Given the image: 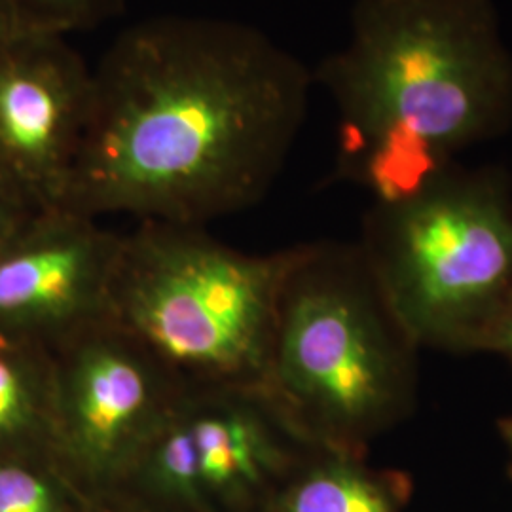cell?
I'll list each match as a JSON object with an SVG mask.
<instances>
[{
    "mask_svg": "<svg viewBox=\"0 0 512 512\" xmlns=\"http://www.w3.org/2000/svg\"><path fill=\"white\" fill-rule=\"evenodd\" d=\"M387 308L418 348L475 353L512 294V181L452 164L374 202L359 245Z\"/></svg>",
    "mask_w": 512,
    "mask_h": 512,
    "instance_id": "5b68a950",
    "label": "cell"
},
{
    "mask_svg": "<svg viewBox=\"0 0 512 512\" xmlns=\"http://www.w3.org/2000/svg\"><path fill=\"white\" fill-rule=\"evenodd\" d=\"M315 86L338 114V173L374 202L412 194L512 128V52L495 0H355Z\"/></svg>",
    "mask_w": 512,
    "mask_h": 512,
    "instance_id": "7a4b0ae2",
    "label": "cell"
},
{
    "mask_svg": "<svg viewBox=\"0 0 512 512\" xmlns=\"http://www.w3.org/2000/svg\"><path fill=\"white\" fill-rule=\"evenodd\" d=\"M0 512H57L54 490L25 465L0 459Z\"/></svg>",
    "mask_w": 512,
    "mask_h": 512,
    "instance_id": "4fadbf2b",
    "label": "cell"
},
{
    "mask_svg": "<svg viewBox=\"0 0 512 512\" xmlns=\"http://www.w3.org/2000/svg\"><path fill=\"white\" fill-rule=\"evenodd\" d=\"M188 399L190 391L184 393L183 399L148 440L137 463L145 467L158 492L196 501L202 494L203 484Z\"/></svg>",
    "mask_w": 512,
    "mask_h": 512,
    "instance_id": "8fae6325",
    "label": "cell"
},
{
    "mask_svg": "<svg viewBox=\"0 0 512 512\" xmlns=\"http://www.w3.org/2000/svg\"><path fill=\"white\" fill-rule=\"evenodd\" d=\"M55 344L57 448L97 475L137 461L183 384L109 317Z\"/></svg>",
    "mask_w": 512,
    "mask_h": 512,
    "instance_id": "8992f818",
    "label": "cell"
},
{
    "mask_svg": "<svg viewBox=\"0 0 512 512\" xmlns=\"http://www.w3.org/2000/svg\"><path fill=\"white\" fill-rule=\"evenodd\" d=\"M329 452L287 492L281 512H397L389 488L368 475L353 454Z\"/></svg>",
    "mask_w": 512,
    "mask_h": 512,
    "instance_id": "30bf717a",
    "label": "cell"
},
{
    "mask_svg": "<svg viewBox=\"0 0 512 512\" xmlns=\"http://www.w3.org/2000/svg\"><path fill=\"white\" fill-rule=\"evenodd\" d=\"M497 429H499V435H501V439L505 442V446L509 448L512 461V414L507 416V418H501V420L497 421Z\"/></svg>",
    "mask_w": 512,
    "mask_h": 512,
    "instance_id": "e0dca14e",
    "label": "cell"
},
{
    "mask_svg": "<svg viewBox=\"0 0 512 512\" xmlns=\"http://www.w3.org/2000/svg\"><path fill=\"white\" fill-rule=\"evenodd\" d=\"M478 351L499 355L512 365V294L486 330Z\"/></svg>",
    "mask_w": 512,
    "mask_h": 512,
    "instance_id": "9a60e30c",
    "label": "cell"
},
{
    "mask_svg": "<svg viewBox=\"0 0 512 512\" xmlns=\"http://www.w3.org/2000/svg\"><path fill=\"white\" fill-rule=\"evenodd\" d=\"M120 245L97 219L42 211L0 253V329L57 342L107 317Z\"/></svg>",
    "mask_w": 512,
    "mask_h": 512,
    "instance_id": "ba28073f",
    "label": "cell"
},
{
    "mask_svg": "<svg viewBox=\"0 0 512 512\" xmlns=\"http://www.w3.org/2000/svg\"><path fill=\"white\" fill-rule=\"evenodd\" d=\"M92 105V67L67 37L25 33L0 50V181L59 209Z\"/></svg>",
    "mask_w": 512,
    "mask_h": 512,
    "instance_id": "52a82bcc",
    "label": "cell"
},
{
    "mask_svg": "<svg viewBox=\"0 0 512 512\" xmlns=\"http://www.w3.org/2000/svg\"><path fill=\"white\" fill-rule=\"evenodd\" d=\"M313 71L249 23L158 16L92 67V105L59 209L205 226L260 202L291 152Z\"/></svg>",
    "mask_w": 512,
    "mask_h": 512,
    "instance_id": "6da1fadb",
    "label": "cell"
},
{
    "mask_svg": "<svg viewBox=\"0 0 512 512\" xmlns=\"http://www.w3.org/2000/svg\"><path fill=\"white\" fill-rule=\"evenodd\" d=\"M35 444L57 448L54 351L0 329V454Z\"/></svg>",
    "mask_w": 512,
    "mask_h": 512,
    "instance_id": "9c48e42d",
    "label": "cell"
},
{
    "mask_svg": "<svg viewBox=\"0 0 512 512\" xmlns=\"http://www.w3.org/2000/svg\"><path fill=\"white\" fill-rule=\"evenodd\" d=\"M23 23L37 33L69 37L118 18L128 0H8Z\"/></svg>",
    "mask_w": 512,
    "mask_h": 512,
    "instance_id": "7c38bea8",
    "label": "cell"
},
{
    "mask_svg": "<svg viewBox=\"0 0 512 512\" xmlns=\"http://www.w3.org/2000/svg\"><path fill=\"white\" fill-rule=\"evenodd\" d=\"M418 349L359 247L306 245L281 294L260 397L296 439L357 454L414 412Z\"/></svg>",
    "mask_w": 512,
    "mask_h": 512,
    "instance_id": "3957f363",
    "label": "cell"
},
{
    "mask_svg": "<svg viewBox=\"0 0 512 512\" xmlns=\"http://www.w3.org/2000/svg\"><path fill=\"white\" fill-rule=\"evenodd\" d=\"M300 249L247 255L203 226L143 222L122 238L107 317L179 384L260 395Z\"/></svg>",
    "mask_w": 512,
    "mask_h": 512,
    "instance_id": "277c9868",
    "label": "cell"
},
{
    "mask_svg": "<svg viewBox=\"0 0 512 512\" xmlns=\"http://www.w3.org/2000/svg\"><path fill=\"white\" fill-rule=\"evenodd\" d=\"M25 33H31V29L19 18L14 6L8 0H0V50Z\"/></svg>",
    "mask_w": 512,
    "mask_h": 512,
    "instance_id": "2e32d148",
    "label": "cell"
},
{
    "mask_svg": "<svg viewBox=\"0 0 512 512\" xmlns=\"http://www.w3.org/2000/svg\"><path fill=\"white\" fill-rule=\"evenodd\" d=\"M42 211L19 192L0 181V253L33 224Z\"/></svg>",
    "mask_w": 512,
    "mask_h": 512,
    "instance_id": "5bb4252c",
    "label": "cell"
}]
</instances>
